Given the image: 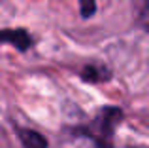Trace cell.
Instances as JSON below:
<instances>
[{"mask_svg": "<svg viewBox=\"0 0 149 148\" xmlns=\"http://www.w3.org/2000/svg\"><path fill=\"white\" fill-rule=\"evenodd\" d=\"M17 135L25 148H47V141L32 129H19Z\"/></svg>", "mask_w": 149, "mask_h": 148, "instance_id": "cell-1", "label": "cell"}, {"mask_svg": "<svg viewBox=\"0 0 149 148\" xmlns=\"http://www.w3.org/2000/svg\"><path fill=\"white\" fill-rule=\"evenodd\" d=\"M79 4H81V15L83 17H89V15H93L95 13V0H79Z\"/></svg>", "mask_w": 149, "mask_h": 148, "instance_id": "cell-2", "label": "cell"}]
</instances>
